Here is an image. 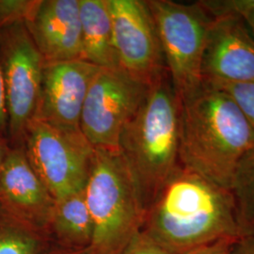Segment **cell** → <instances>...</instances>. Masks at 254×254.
Segmentation results:
<instances>
[{"instance_id":"cell-1","label":"cell","mask_w":254,"mask_h":254,"mask_svg":"<svg viewBox=\"0 0 254 254\" xmlns=\"http://www.w3.org/2000/svg\"><path fill=\"white\" fill-rule=\"evenodd\" d=\"M141 232L172 254L240 237L230 190L180 164L146 209Z\"/></svg>"},{"instance_id":"cell-2","label":"cell","mask_w":254,"mask_h":254,"mask_svg":"<svg viewBox=\"0 0 254 254\" xmlns=\"http://www.w3.org/2000/svg\"><path fill=\"white\" fill-rule=\"evenodd\" d=\"M180 102V165L230 190L238 164L254 151L250 123L232 97L204 80Z\"/></svg>"},{"instance_id":"cell-3","label":"cell","mask_w":254,"mask_h":254,"mask_svg":"<svg viewBox=\"0 0 254 254\" xmlns=\"http://www.w3.org/2000/svg\"><path fill=\"white\" fill-rule=\"evenodd\" d=\"M181 102L168 71L154 82L119 139L144 211L179 166Z\"/></svg>"},{"instance_id":"cell-4","label":"cell","mask_w":254,"mask_h":254,"mask_svg":"<svg viewBox=\"0 0 254 254\" xmlns=\"http://www.w3.org/2000/svg\"><path fill=\"white\" fill-rule=\"evenodd\" d=\"M91 215L93 254H121L141 231L145 211L119 151L94 149L84 188Z\"/></svg>"},{"instance_id":"cell-5","label":"cell","mask_w":254,"mask_h":254,"mask_svg":"<svg viewBox=\"0 0 254 254\" xmlns=\"http://www.w3.org/2000/svg\"><path fill=\"white\" fill-rule=\"evenodd\" d=\"M154 17L167 71L180 101L203 84L202 64L215 14L205 1L184 4L147 0Z\"/></svg>"},{"instance_id":"cell-6","label":"cell","mask_w":254,"mask_h":254,"mask_svg":"<svg viewBox=\"0 0 254 254\" xmlns=\"http://www.w3.org/2000/svg\"><path fill=\"white\" fill-rule=\"evenodd\" d=\"M23 148L55 200L84 190L94 149L80 130L63 129L33 119Z\"/></svg>"},{"instance_id":"cell-7","label":"cell","mask_w":254,"mask_h":254,"mask_svg":"<svg viewBox=\"0 0 254 254\" xmlns=\"http://www.w3.org/2000/svg\"><path fill=\"white\" fill-rule=\"evenodd\" d=\"M46 61L25 22L0 28V69L4 80L10 148H23L34 118Z\"/></svg>"},{"instance_id":"cell-8","label":"cell","mask_w":254,"mask_h":254,"mask_svg":"<svg viewBox=\"0 0 254 254\" xmlns=\"http://www.w3.org/2000/svg\"><path fill=\"white\" fill-rule=\"evenodd\" d=\"M150 86L121 69L100 68L82 109L80 131L93 149L118 151L119 139Z\"/></svg>"},{"instance_id":"cell-9","label":"cell","mask_w":254,"mask_h":254,"mask_svg":"<svg viewBox=\"0 0 254 254\" xmlns=\"http://www.w3.org/2000/svg\"><path fill=\"white\" fill-rule=\"evenodd\" d=\"M119 68L151 86L167 72L154 17L143 0H108Z\"/></svg>"},{"instance_id":"cell-10","label":"cell","mask_w":254,"mask_h":254,"mask_svg":"<svg viewBox=\"0 0 254 254\" xmlns=\"http://www.w3.org/2000/svg\"><path fill=\"white\" fill-rule=\"evenodd\" d=\"M215 14L202 64L203 79L254 84V37L223 0H206Z\"/></svg>"},{"instance_id":"cell-11","label":"cell","mask_w":254,"mask_h":254,"mask_svg":"<svg viewBox=\"0 0 254 254\" xmlns=\"http://www.w3.org/2000/svg\"><path fill=\"white\" fill-rule=\"evenodd\" d=\"M99 67L84 60L46 63L34 120L80 130L82 109Z\"/></svg>"},{"instance_id":"cell-12","label":"cell","mask_w":254,"mask_h":254,"mask_svg":"<svg viewBox=\"0 0 254 254\" xmlns=\"http://www.w3.org/2000/svg\"><path fill=\"white\" fill-rule=\"evenodd\" d=\"M56 200L27 160L24 148H10L0 170V210L49 236Z\"/></svg>"},{"instance_id":"cell-13","label":"cell","mask_w":254,"mask_h":254,"mask_svg":"<svg viewBox=\"0 0 254 254\" xmlns=\"http://www.w3.org/2000/svg\"><path fill=\"white\" fill-rule=\"evenodd\" d=\"M25 25L46 63L83 60L79 0H39Z\"/></svg>"},{"instance_id":"cell-14","label":"cell","mask_w":254,"mask_h":254,"mask_svg":"<svg viewBox=\"0 0 254 254\" xmlns=\"http://www.w3.org/2000/svg\"><path fill=\"white\" fill-rule=\"evenodd\" d=\"M83 60L104 69H120L113 46L108 0H79Z\"/></svg>"},{"instance_id":"cell-15","label":"cell","mask_w":254,"mask_h":254,"mask_svg":"<svg viewBox=\"0 0 254 254\" xmlns=\"http://www.w3.org/2000/svg\"><path fill=\"white\" fill-rule=\"evenodd\" d=\"M48 234L53 244L61 248H91L93 227L84 190L56 200Z\"/></svg>"},{"instance_id":"cell-16","label":"cell","mask_w":254,"mask_h":254,"mask_svg":"<svg viewBox=\"0 0 254 254\" xmlns=\"http://www.w3.org/2000/svg\"><path fill=\"white\" fill-rule=\"evenodd\" d=\"M230 191L235 203L240 237H254V151L238 164Z\"/></svg>"},{"instance_id":"cell-17","label":"cell","mask_w":254,"mask_h":254,"mask_svg":"<svg viewBox=\"0 0 254 254\" xmlns=\"http://www.w3.org/2000/svg\"><path fill=\"white\" fill-rule=\"evenodd\" d=\"M52 246L49 236L0 210V254H43Z\"/></svg>"},{"instance_id":"cell-18","label":"cell","mask_w":254,"mask_h":254,"mask_svg":"<svg viewBox=\"0 0 254 254\" xmlns=\"http://www.w3.org/2000/svg\"><path fill=\"white\" fill-rule=\"evenodd\" d=\"M203 80L225 91L230 97L234 99L236 105L245 115L254 132V84L233 83L209 79Z\"/></svg>"},{"instance_id":"cell-19","label":"cell","mask_w":254,"mask_h":254,"mask_svg":"<svg viewBox=\"0 0 254 254\" xmlns=\"http://www.w3.org/2000/svg\"><path fill=\"white\" fill-rule=\"evenodd\" d=\"M39 0H0V28L26 22Z\"/></svg>"},{"instance_id":"cell-20","label":"cell","mask_w":254,"mask_h":254,"mask_svg":"<svg viewBox=\"0 0 254 254\" xmlns=\"http://www.w3.org/2000/svg\"><path fill=\"white\" fill-rule=\"evenodd\" d=\"M121 254H172L143 232L137 233Z\"/></svg>"},{"instance_id":"cell-21","label":"cell","mask_w":254,"mask_h":254,"mask_svg":"<svg viewBox=\"0 0 254 254\" xmlns=\"http://www.w3.org/2000/svg\"><path fill=\"white\" fill-rule=\"evenodd\" d=\"M223 3L244 20L254 37V0H223Z\"/></svg>"},{"instance_id":"cell-22","label":"cell","mask_w":254,"mask_h":254,"mask_svg":"<svg viewBox=\"0 0 254 254\" xmlns=\"http://www.w3.org/2000/svg\"><path fill=\"white\" fill-rule=\"evenodd\" d=\"M239 238V237H238ZM235 239H221L206 245L200 246L185 254H229Z\"/></svg>"},{"instance_id":"cell-23","label":"cell","mask_w":254,"mask_h":254,"mask_svg":"<svg viewBox=\"0 0 254 254\" xmlns=\"http://www.w3.org/2000/svg\"><path fill=\"white\" fill-rule=\"evenodd\" d=\"M8 111H7V102H6V92L4 80L0 69V138L7 139L9 141L8 136Z\"/></svg>"},{"instance_id":"cell-24","label":"cell","mask_w":254,"mask_h":254,"mask_svg":"<svg viewBox=\"0 0 254 254\" xmlns=\"http://www.w3.org/2000/svg\"><path fill=\"white\" fill-rule=\"evenodd\" d=\"M229 254H254V237L243 236L237 238Z\"/></svg>"},{"instance_id":"cell-25","label":"cell","mask_w":254,"mask_h":254,"mask_svg":"<svg viewBox=\"0 0 254 254\" xmlns=\"http://www.w3.org/2000/svg\"><path fill=\"white\" fill-rule=\"evenodd\" d=\"M43 254H93L91 248L83 249V250H73V249H65L58 246H52L48 251Z\"/></svg>"},{"instance_id":"cell-26","label":"cell","mask_w":254,"mask_h":254,"mask_svg":"<svg viewBox=\"0 0 254 254\" xmlns=\"http://www.w3.org/2000/svg\"><path fill=\"white\" fill-rule=\"evenodd\" d=\"M9 149H10V146H9V141L7 139L0 138V170L5 161L7 154L9 153Z\"/></svg>"}]
</instances>
